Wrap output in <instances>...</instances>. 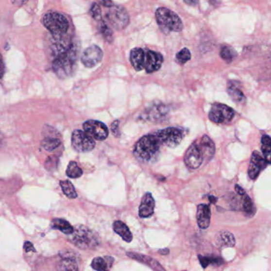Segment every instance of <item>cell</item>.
Instances as JSON below:
<instances>
[{"instance_id":"cell-1","label":"cell","mask_w":271,"mask_h":271,"mask_svg":"<svg viewBox=\"0 0 271 271\" xmlns=\"http://www.w3.org/2000/svg\"><path fill=\"white\" fill-rule=\"evenodd\" d=\"M80 51V42L78 40H73L72 45L67 52L54 59L52 70L60 79H66L73 75L76 70Z\"/></svg>"},{"instance_id":"cell-2","label":"cell","mask_w":271,"mask_h":271,"mask_svg":"<svg viewBox=\"0 0 271 271\" xmlns=\"http://www.w3.org/2000/svg\"><path fill=\"white\" fill-rule=\"evenodd\" d=\"M162 146L155 134L145 135L136 144L134 155L137 160L144 164L154 163L159 158Z\"/></svg>"},{"instance_id":"cell-3","label":"cell","mask_w":271,"mask_h":271,"mask_svg":"<svg viewBox=\"0 0 271 271\" xmlns=\"http://www.w3.org/2000/svg\"><path fill=\"white\" fill-rule=\"evenodd\" d=\"M158 26L162 32L169 34L171 32H181L183 23L179 15L170 9L159 7L155 12Z\"/></svg>"},{"instance_id":"cell-4","label":"cell","mask_w":271,"mask_h":271,"mask_svg":"<svg viewBox=\"0 0 271 271\" xmlns=\"http://www.w3.org/2000/svg\"><path fill=\"white\" fill-rule=\"evenodd\" d=\"M70 236L71 243L81 249H93L99 244V236L84 225L75 226Z\"/></svg>"},{"instance_id":"cell-5","label":"cell","mask_w":271,"mask_h":271,"mask_svg":"<svg viewBox=\"0 0 271 271\" xmlns=\"http://www.w3.org/2000/svg\"><path fill=\"white\" fill-rule=\"evenodd\" d=\"M42 23L51 34H67L69 22L67 17L56 11H49L44 15Z\"/></svg>"},{"instance_id":"cell-6","label":"cell","mask_w":271,"mask_h":271,"mask_svg":"<svg viewBox=\"0 0 271 271\" xmlns=\"http://www.w3.org/2000/svg\"><path fill=\"white\" fill-rule=\"evenodd\" d=\"M106 18L113 28L120 31L127 27L130 22L129 13L125 7L121 6H113L106 13Z\"/></svg>"},{"instance_id":"cell-7","label":"cell","mask_w":271,"mask_h":271,"mask_svg":"<svg viewBox=\"0 0 271 271\" xmlns=\"http://www.w3.org/2000/svg\"><path fill=\"white\" fill-rule=\"evenodd\" d=\"M73 42V39L68 35H53L50 36L49 41V50L53 60L61 54L67 52Z\"/></svg>"},{"instance_id":"cell-8","label":"cell","mask_w":271,"mask_h":271,"mask_svg":"<svg viewBox=\"0 0 271 271\" xmlns=\"http://www.w3.org/2000/svg\"><path fill=\"white\" fill-rule=\"evenodd\" d=\"M71 146L78 152H89L95 149V141L85 132L75 129L71 134Z\"/></svg>"},{"instance_id":"cell-9","label":"cell","mask_w":271,"mask_h":271,"mask_svg":"<svg viewBox=\"0 0 271 271\" xmlns=\"http://www.w3.org/2000/svg\"><path fill=\"white\" fill-rule=\"evenodd\" d=\"M163 146L175 148L180 144L184 137L183 130L178 128L170 127L155 133Z\"/></svg>"},{"instance_id":"cell-10","label":"cell","mask_w":271,"mask_h":271,"mask_svg":"<svg viewBox=\"0 0 271 271\" xmlns=\"http://www.w3.org/2000/svg\"><path fill=\"white\" fill-rule=\"evenodd\" d=\"M233 108L221 103H214L209 113V119L216 124H228L234 119Z\"/></svg>"},{"instance_id":"cell-11","label":"cell","mask_w":271,"mask_h":271,"mask_svg":"<svg viewBox=\"0 0 271 271\" xmlns=\"http://www.w3.org/2000/svg\"><path fill=\"white\" fill-rule=\"evenodd\" d=\"M204 161V156L203 151L198 142H194L186 152L184 155L186 166L190 170H196L200 168Z\"/></svg>"},{"instance_id":"cell-12","label":"cell","mask_w":271,"mask_h":271,"mask_svg":"<svg viewBox=\"0 0 271 271\" xmlns=\"http://www.w3.org/2000/svg\"><path fill=\"white\" fill-rule=\"evenodd\" d=\"M84 132L90 136L94 140H104L109 136L107 126L99 120H88L84 124Z\"/></svg>"},{"instance_id":"cell-13","label":"cell","mask_w":271,"mask_h":271,"mask_svg":"<svg viewBox=\"0 0 271 271\" xmlns=\"http://www.w3.org/2000/svg\"><path fill=\"white\" fill-rule=\"evenodd\" d=\"M102 57V50L97 45H94L84 50L81 56V61L85 67L93 68L101 62Z\"/></svg>"},{"instance_id":"cell-14","label":"cell","mask_w":271,"mask_h":271,"mask_svg":"<svg viewBox=\"0 0 271 271\" xmlns=\"http://www.w3.org/2000/svg\"><path fill=\"white\" fill-rule=\"evenodd\" d=\"M164 62V57L159 52L145 50L144 55V69L147 73H153L158 71Z\"/></svg>"},{"instance_id":"cell-15","label":"cell","mask_w":271,"mask_h":271,"mask_svg":"<svg viewBox=\"0 0 271 271\" xmlns=\"http://www.w3.org/2000/svg\"><path fill=\"white\" fill-rule=\"evenodd\" d=\"M267 162L265 160L264 157L261 155L260 153L254 151V152L252 153L248 168L250 179L252 180L257 179L261 171L267 167Z\"/></svg>"},{"instance_id":"cell-16","label":"cell","mask_w":271,"mask_h":271,"mask_svg":"<svg viewBox=\"0 0 271 271\" xmlns=\"http://www.w3.org/2000/svg\"><path fill=\"white\" fill-rule=\"evenodd\" d=\"M44 131L46 132V134H45V138L41 141V148L47 152H53L58 149L61 144V141L56 136L57 133L53 134L56 131L51 127H49V129H44Z\"/></svg>"},{"instance_id":"cell-17","label":"cell","mask_w":271,"mask_h":271,"mask_svg":"<svg viewBox=\"0 0 271 271\" xmlns=\"http://www.w3.org/2000/svg\"><path fill=\"white\" fill-rule=\"evenodd\" d=\"M155 199L153 198L151 193L148 192L144 194L140 203V208H139V216L141 218H150L152 216L155 210Z\"/></svg>"},{"instance_id":"cell-18","label":"cell","mask_w":271,"mask_h":271,"mask_svg":"<svg viewBox=\"0 0 271 271\" xmlns=\"http://www.w3.org/2000/svg\"><path fill=\"white\" fill-rule=\"evenodd\" d=\"M211 211L209 205L201 204L197 210V221L199 228L206 229L210 225Z\"/></svg>"},{"instance_id":"cell-19","label":"cell","mask_w":271,"mask_h":271,"mask_svg":"<svg viewBox=\"0 0 271 271\" xmlns=\"http://www.w3.org/2000/svg\"><path fill=\"white\" fill-rule=\"evenodd\" d=\"M215 243L216 245L221 249L226 248H233L236 245V239L230 232L221 231L216 236Z\"/></svg>"},{"instance_id":"cell-20","label":"cell","mask_w":271,"mask_h":271,"mask_svg":"<svg viewBox=\"0 0 271 271\" xmlns=\"http://www.w3.org/2000/svg\"><path fill=\"white\" fill-rule=\"evenodd\" d=\"M127 255L130 258H134L135 260L147 265L151 267L153 271H166L164 267L159 264L158 261L153 259L149 256L144 255V254H138V253H133V252H128Z\"/></svg>"},{"instance_id":"cell-21","label":"cell","mask_w":271,"mask_h":271,"mask_svg":"<svg viewBox=\"0 0 271 271\" xmlns=\"http://www.w3.org/2000/svg\"><path fill=\"white\" fill-rule=\"evenodd\" d=\"M198 144L204 154V160L209 161L215 154V144L213 140H211L208 136L204 135L201 138L200 140L198 141Z\"/></svg>"},{"instance_id":"cell-22","label":"cell","mask_w":271,"mask_h":271,"mask_svg":"<svg viewBox=\"0 0 271 271\" xmlns=\"http://www.w3.org/2000/svg\"><path fill=\"white\" fill-rule=\"evenodd\" d=\"M145 50L141 48H135L130 52V62L136 71H140L144 69Z\"/></svg>"},{"instance_id":"cell-23","label":"cell","mask_w":271,"mask_h":271,"mask_svg":"<svg viewBox=\"0 0 271 271\" xmlns=\"http://www.w3.org/2000/svg\"><path fill=\"white\" fill-rule=\"evenodd\" d=\"M114 263L111 257H97L93 259L91 267L96 271H110Z\"/></svg>"},{"instance_id":"cell-24","label":"cell","mask_w":271,"mask_h":271,"mask_svg":"<svg viewBox=\"0 0 271 271\" xmlns=\"http://www.w3.org/2000/svg\"><path fill=\"white\" fill-rule=\"evenodd\" d=\"M113 228H114V232L117 234H119L124 240L126 241L128 243L131 242L132 239H133V235H132L129 228H128V226L125 223H123L122 221H120V220H117V221L114 222Z\"/></svg>"},{"instance_id":"cell-25","label":"cell","mask_w":271,"mask_h":271,"mask_svg":"<svg viewBox=\"0 0 271 271\" xmlns=\"http://www.w3.org/2000/svg\"><path fill=\"white\" fill-rule=\"evenodd\" d=\"M227 91L233 101L236 102H242L245 100V96L239 89V85L236 84V81H229L227 86Z\"/></svg>"},{"instance_id":"cell-26","label":"cell","mask_w":271,"mask_h":271,"mask_svg":"<svg viewBox=\"0 0 271 271\" xmlns=\"http://www.w3.org/2000/svg\"><path fill=\"white\" fill-rule=\"evenodd\" d=\"M52 227L54 229H57L61 233L66 235H71L74 231L73 227L68 221L64 219H60V218L52 220Z\"/></svg>"},{"instance_id":"cell-27","label":"cell","mask_w":271,"mask_h":271,"mask_svg":"<svg viewBox=\"0 0 271 271\" xmlns=\"http://www.w3.org/2000/svg\"><path fill=\"white\" fill-rule=\"evenodd\" d=\"M57 269L58 271H79L76 261L71 258H64L61 259Z\"/></svg>"},{"instance_id":"cell-28","label":"cell","mask_w":271,"mask_h":271,"mask_svg":"<svg viewBox=\"0 0 271 271\" xmlns=\"http://www.w3.org/2000/svg\"><path fill=\"white\" fill-rule=\"evenodd\" d=\"M99 30L102 36L105 39V41H107L108 43H111L114 40V34L113 31L110 29V26L108 25L107 22L104 21L103 19L99 22Z\"/></svg>"},{"instance_id":"cell-29","label":"cell","mask_w":271,"mask_h":271,"mask_svg":"<svg viewBox=\"0 0 271 271\" xmlns=\"http://www.w3.org/2000/svg\"><path fill=\"white\" fill-rule=\"evenodd\" d=\"M220 56L223 60L228 64L233 62V60L236 58L237 56V52L233 48L228 45H223L221 49H220Z\"/></svg>"},{"instance_id":"cell-30","label":"cell","mask_w":271,"mask_h":271,"mask_svg":"<svg viewBox=\"0 0 271 271\" xmlns=\"http://www.w3.org/2000/svg\"><path fill=\"white\" fill-rule=\"evenodd\" d=\"M60 185L62 189V191L65 195L71 199H75L77 198V193L75 191L73 184L69 180L60 181Z\"/></svg>"},{"instance_id":"cell-31","label":"cell","mask_w":271,"mask_h":271,"mask_svg":"<svg viewBox=\"0 0 271 271\" xmlns=\"http://www.w3.org/2000/svg\"><path fill=\"white\" fill-rule=\"evenodd\" d=\"M262 152L265 160L271 164V138L269 136L264 135L262 137Z\"/></svg>"},{"instance_id":"cell-32","label":"cell","mask_w":271,"mask_h":271,"mask_svg":"<svg viewBox=\"0 0 271 271\" xmlns=\"http://www.w3.org/2000/svg\"><path fill=\"white\" fill-rule=\"evenodd\" d=\"M67 176L71 179H78L83 175V170L81 168L78 166L77 163L75 161H71L68 166L66 170Z\"/></svg>"},{"instance_id":"cell-33","label":"cell","mask_w":271,"mask_h":271,"mask_svg":"<svg viewBox=\"0 0 271 271\" xmlns=\"http://www.w3.org/2000/svg\"><path fill=\"white\" fill-rule=\"evenodd\" d=\"M199 261L203 268H206L209 265H221L223 263V260L220 257H214V256H198Z\"/></svg>"},{"instance_id":"cell-34","label":"cell","mask_w":271,"mask_h":271,"mask_svg":"<svg viewBox=\"0 0 271 271\" xmlns=\"http://www.w3.org/2000/svg\"><path fill=\"white\" fill-rule=\"evenodd\" d=\"M243 212L248 217H252L255 213V207H254V203L249 196L247 194L243 195Z\"/></svg>"},{"instance_id":"cell-35","label":"cell","mask_w":271,"mask_h":271,"mask_svg":"<svg viewBox=\"0 0 271 271\" xmlns=\"http://www.w3.org/2000/svg\"><path fill=\"white\" fill-rule=\"evenodd\" d=\"M190 58H191V54L186 48H184L183 50H180L176 55V61L179 63V65H184L186 63L188 62Z\"/></svg>"},{"instance_id":"cell-36","label":"cell","mask_w":271,"mask_h":271,"mask_svg":"<svg viewBox=\"0 0 271 271\" xmlns=\"http://www.w3.org/2000/svg\"><path fill=\"white\" fill-rule=\"evenodd\" d=\"M90 15L91 17L97 21V22H100L101 20H102V10L101 7L99 6V3H96V2H94L90 9Z\"/></svg>"},{"instance_id":"cell-37","label":"cell","mask_w":271,"mask_h":271,"mask_svg":"<svg viewBox=\"0 0 271 271\" xmlns=\"http://www.w3.org/2000/svg\"><path fill=\"white\" fill-rule=\"evenodd\" d=\"M111 131L115 136H119V120H115L111 126Z\"/></svg>"},{"instance_id":"cell-38","label":"cell","mask_w":271,"mask_h":271,"mask_svg":"<svg viewBox=\"0 0 271 271\" xmlns=\"http://www.w3.org/2000/svg\"><path fill=\"white\" fill-rule=\"evenodd\" d=\"M98 1H99V3H100L102 6H103V7H109V8H110V7L114 6L112 0H98Z\"/></svg>"},{"instance_id":"cell-39","label":"cell","mask_w":271,"mask_h":271,"mask_svg":"<svg viewBox=\"0 0 271 271\" xmlns=\"http://www.w3.org/2000/svg\"><path fill=\"white\" fill-rule=\"evenodd\" d=\"M5 72V65L3 59H2V54L0 53V76L2 78Z\"/></svg>"},{"instance_id":"cell-40","label":"cell","mask_w":271,"mask_h":271,"mask_svg":"<svg viewBox=\"0 0 271 271\" xmlns=\"http://www.w3.org/2000/svg\"><path fill=\"white\" fill-rule=\"evenodd\" d=\"M11 1L15 6L18 7H22L28 2V0H11Z\"/></svg>"},{"instance_id":"cell-41","label":"cell","mask_w":271,"mask_h":271,"mask_svg":"<svg viewBox=\"0 0 271 271\" xmlns=\"http://www.w3.org/2000/svg\"><path fill=\"white\" fill-rule=\"evenodd\" d=\"M24 249H25L26 252H30L31 251L34 252L35 251L33 243H30V242H26V243H24Z\"/></svg>"},{"instance_id":"cell-42","label":"cell","mask_w":271,"mask_h":271,"mask_svg":"<svg viewBox=\"0 0 271 271\" xmlns=\"http://www.w3.org/2000/svg\"><path fill=\"white\" fill-rule=\"evenodd\" d=\"M235 189H236V192H237V194H239V195L243 196L244 194H246L245 190H244L243 188L241 187V186H239V185H236Z\"/></svg>"},{"instance_id":"cell-43","label":"cell","mask_w":271,"mask_h":271,"mask_svg":"<svg viewBox=\"0 0 271 271\" xmlns=\"http://www.w3.org/2000/svg\"><path fill=\"white\" fill-rule=\"evenodd\" d=\"M186 3L190 5V6H193V5H195L197 2H198V0H183Z\"/></svg>"},{"instance_id":"cell-44","label":"cell","mask_w":271,"mask_h":271,"mask_svg":"<svg viewBox=\"0 0 271 271\" xmlns=\"http://www.w3.org/2000/svg\"><path fill=\"white\" fill-rule=\"evenodd\" d=\"M159 254H163V255H165V254H168L169 253V249L168 248H164V249L159 250Z\"/></svg>"},{"instance_id":"cell-45","label":"cell","mask_w":271,"mask_h":271,"mask_svg":"<svg viewBox=\"0 0 271 271\" xmlns=\"http://www.w3.org/2000/svg\"><path fill=\"white\" fill-rule=\"evenodd\" d=\"M3 142H4V136H3V134L0 131V149L2 148Z\"/></svg>"},{"instance_id":"cell-46","label":"cell","mask_w":271,"mask_h":271,"mask_svg":"<svg viewBox=\"0 0 271 271\" xmlns=\"http://www.w3.org/2000/svg\"><path fill=\"white\" fill-rule=\"evenodd\" d=\"M209 200H210L211 203H215L218 199L215 197H213V196H210L209 197Z\"/></svg>"},{"instance_id":"cell-47","label":"cell","mask_w":271,"mask_h":271,"mask_svg":"<svg viewBox=\"0 0 271 271\" xmlns=\"http://www.w3.org/2000/svg\"><path fill=\"white\" fill-rule=\"evenodd\" d=\"M1 79H2V77H1V76H0V80H1Z\"/></svg>"}]
</instances>
